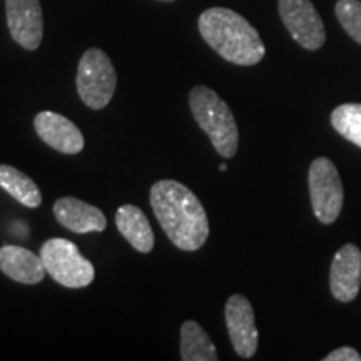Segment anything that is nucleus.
Returning <instances> with one entry per match:
<instances>
[{"mask_svg": "<svg viewBox=\"0 0 361 361\" xmlns=\"http://www.w3.org/2000/svg\"><path fill=\"white\" fill-rule=\"evenodd\" d=\"M189 107L218 154L233 157L239 146V130L231 109L213 89L196 85L189 92Z\"/></svg>", "mask_w": 361, "mask_h": 361, "instance_id": "obj_3", "label": "nucleus"}, {"mask_svg": "<svg viewBox=\"0 0 361 361\" xmlns=\"http://www.w3.org/2000/svg\"><path fill=\"white\" fill-rule=\"evenodd\" d=\"M224 318L236 355L245 360L252 358L258 350V328L250 300L243 295H233L226 303Z\"/></svg>", "mask_w": 361, "mask_h": 361, "instance_id": "obj_8", "label": "nucleus"}, {"mask_svg": "<svg viewBox=\"0 0 361 361\" xmlns=\"http://www.w3.org/2000/svg\"><path fill=\"white\" fill-rule=\"evenodd\" d=\"M310 197L313 213L319 223L331 224L338 219L343 207V184L336 166L328 157L311 162L308 173Z\"/></svg>", "mask_w": 361, "mask_h": 361, "instance_id": "obj_6", "label": "nucleus"}, {"mask_svg": "<svg viewBox=\"0 0 361 361\" xmlns=\"http://www.w3.org/2000/svg\"><path fill=\"white\" fill-rule=\"evenodd\" d=\"M336 17L346 34L361 44V2L360 0H338Z\"/></svg>", "mask_w": 361, "mask_h": 361, "instance_id": "obj_18", "label": "nucleus"}, {"mask_svg": "<svg viewBox=\"0 0 361 361\" xmlns=\"http://www.w3.org/2000/svg\"><path fill=\"white\" fill-rule=\"evenodd\" d=\"M180 358L184 361L219 360L214 343L200 323L184 322L180 326Z\"/></svg>", "mask_w": 361, "mask_h": 361, "instance_id": "obj_16", "label": "nucleus"}, {"mask_svg": "<svg viewBox=\"0 0 361 361\" xmlns=\"http://www.w3.org/2000/svg\"><path fill=\"white\" fill-rule=\"evenodd\" d=\"M35 133L42 141L62 154H79L84 149V135L66 116L42 111L34 119Z\"/></svg>", "mask_w": 361, "mask_h": 361, "instance_id": "obj_10", "label": "nucleus"}, {"mask_svg": "<svg viewBox=\"0 0 361 361\" xmlns=\"http://www.w3.org/2000/svg\"><path fill=\"white\" fill-rule=\"evenodd\" d=\"M7 27L25 51H37L44 37V16L39 0H6Z\"/></svg>", "mask_w": 361, "mask_h": 361, "instance_id": "obj_9", "label": "nucleus"}, {"mask_svg": "<svg viewBox=\"0 0 361 361\" xmlns=\"http://www.w3.org/2000/svg\"><path fill=\"white\" fill-rule=\"evenodd\" d=\"M361 286V251L355 245L341 246L333 258L329 288L341 303H350L360 293Z\"/></svg>", "mask_w": 361, "mask_h": 361, "instance_id": "obj_11", "label": "nucleus"}, {"mask_svg": "<svg viewBox=\"0 0 361 361\" xmlns=\"http://www.w3.org/2000/svg\"><path fill=\"white\" fill-rule=\"evenodd\" d=\"M151 207L162 231L176 247L197 251L209 236L204 206L188 186L174 179L156 180L151 188Z\"/></svg>", "mask_w": 361, "mask_h": 361, "instance_id": "obj_1", "label": "nucleus"}, {"mask_svg": "<svg viewBox=\"0 0 361 361\" xmlns=\"http://www.w3.org/2000/svg\"><path fill=\"white\" fill-rule=\"evenodd\" d=\"M40 258L49 276L71 290L89 286L96 276L92 263L82 256L78 245L69 239L52 238L45 241L40 247Z\"/></svg>", "mask_w": 361, "mask_h": 361, "instance_id": "obj_4", "label": "nucleus"}, {"mask_svg": "<svg viewBox=\"0 0 361 361\" xmlns=\"http://www.w3.org/2000/svg\"><path fill=\"white\" fill-rule=\"evenodd\" d=\"M331 124L346 141L361 147V104H343L331 114Z\"/></svg>", "mask_w": 361, "mask_h": 361, "instance_id": "obj_17", "label": "nucleus"}, {"mask_svg": "<svg viewBox=\"0 0 361 361\" xmlns=\"http://www.w3.org/2000/svg\"><path fill=\"white\" fill-rule=\"evenodd\" d=\"M54 216L66 229L75 234L102 233L107 226L106 216L99 207L71 196L54 202Z\"/></svg>", "mask_w": 361, "mask_h": 361, "instance_id": "obj_12", "label": "nucleus"}, {"mask_svg": "<svg viewBox=\"0 0 361 361\" xmlns=\"http://www.w3.org/2000/svg\"><path fill=\"white\" fill-rule=\"evenodd\" d=\"M0 188L22 206L35 209L42 204V194L35 180L8 164H0Z\"/></svg>", "mask_w": 361, "mask_h": 361, "instance_id": "obj_15", "label": "nucleus"}, {"mask_svg": "<svg viewBox=\"0 0 361 361\" xmlns=\"http://www.w3.org/2000/svg\"><path fill=\"white\" fill-rule=\"evenodd\" d=\"M0 271L22 284H37L47 274L44 261L27 247L6 245L0 247Z\"/></svg>", "mask_w": 361, "mask_h": 361, "instance_id": "obj_13", "label": "nucleus"}, {"mask_svg": "<svg viewBox=\"0 0 361 361\" xmlns=\"http://www.w3.org/2000/svg\"><path fill=\"white\" fill-rule=\"evenodd\" d=\"M219 169H221V171H226V169H228V166H226V164H221V166H219Z\"/></svg>", "mask_w": 361, "mask_h": 361, "instance_id": "obj_20", "label": "nucleus"}, {"mask_svg": "<svg viewBox=\"0 0 361 361\" xmlns=\"http://www.w3.org/2000/svg\"><path fill=\"white\" fill-rule=\"evenodd\" d=\"M116 228L135 251L151 252L154 247V231L141 207L121 206L116 213Z\"/></svg>", "mask_w": 361, "mask_h": 361, "instance_id": "obj_14", "label": "nucleus"}, {"mask_svg": "<svg viewBox=\"0 0 361 361\" xmlns=\"http://www.w3.org/2000/svg\"><path fill=\"white\" fill-rule=\"evenodd\" d=\"M159 2H174V0H159Z\"/></svg>", "mask_w": 361, "mask_h": 361, "instance_id": "obj_21", "label": "nucleus"}, {"mask_svg": "<svg viewBox=\"0 0 361 361\" xmlns=\"http://www.w3.org/2000/svg\"><path fill=\"white\" fill-rule=\"evenodd\" d=\"M278 11L286 30L306 51H318L326 40L324 24L311 0H278Z\"/></svg>", "mask_w": 361, "mask_h": 361, "instance_id": "obj_7", "label": "nucleus"}, {"mask_svg": "<svg viewBox=\"0 0 361 361\" xmlns=\"http://www.w3.org/2000/svg\"><path fill=\"white\" fill-rule=\"evenodd\" d=\"M324 361H361V355L355 348H350V346H343V348H338L331 351L328 356H324Z\"/></svg>", "mask_w": 361, "mask_h": 361, "instance_id": "obj_19", "label": "nucleus"}, {"mask_svg": "<svg viewBox=\"0 0 361 361\" xmlns=\"http://www.w3.org/2000/svg\"><path fill=\"white\" fill-rule=\"evenodd\" d=\"M197 27L204 42L224 61L236 66H256L263 61L266 47L258 30L231 8H207Z\"/></svg>", "mask_w": 361, "mask_h": 361, "instance_id": "obj_2", "label": "nucleus"}, {"mask_svg": "<svg viewBox=\"0 0 361 361\" xmlns=\"http://www.w3.org/2000/svg\"><path fill=\"white\" fill-rule=\"evenodd\" d=\"M78 92L80 101L94 111L109 106L116 94L117 74L112 61L101 49H87L78 67Z\"/></svg>", "mask_w": 361, "mask_h": 361, "instance_id": "obj_5", "label": "nucleus"}]
</instances>
